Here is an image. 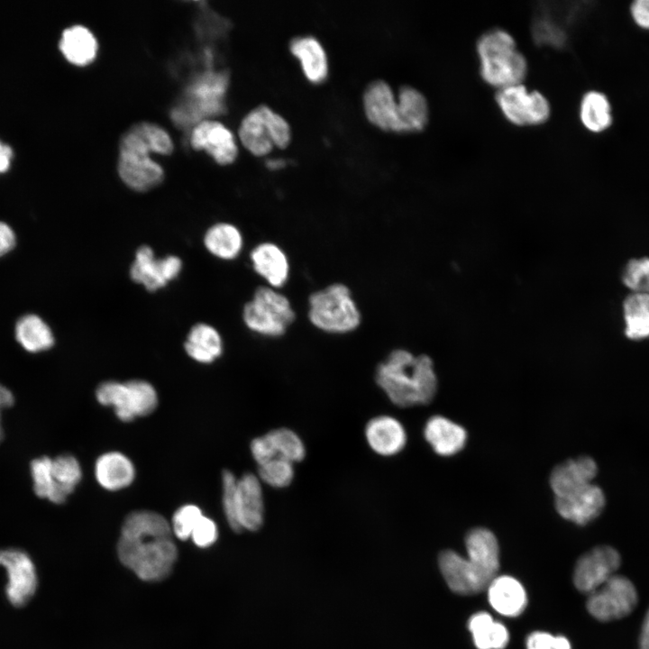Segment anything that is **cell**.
<instances>
[{
    "mask_svg": "<svg viewBox=\"0 0 649 649\" xmlns=\"http://www.w3.org/2000/svg\"><path fill=\"white\" fill-rule=\"evenodd\" d=\"M496 103L504 117L516 126H535L547 122L551 105L546 96L523 83L498 89Z\"/></svg>",
    "mask_w": 649,
    "mask_h": 649,
    "instance_id": "cell-10",
    "label": "cell"
},
{
    "mask_svg": "<svg viewBox=\"0 0 649 649\" xmlns=\"http://www.w3.org/2000/svg\"><path fill=\"white\" fill-rule=\"evenodd\" d=\"M0 565L8 577L6 596L16 607L25 605L34 595L37 589V574L30 556L20 549L0 550Z\"/></svg>",
    "mask_w": 649,
    "mask_h": 649,
    "instance_id": "cell-13",
    "label": "cell"
},
{
    "mask_svg": "<svg viewBox=\"0 0 649 649\" xmlns=\"http://www.w3.org/2000/svg\"><path fill=\"white\" fill-rule=\"evenodd\" d=\"M51 471L56 484L67 496L74 491L82 477L78 461L69 454L52 459Z\"/></svg>",
    "mask_w": 649,
    "mask_h": 649,
    "instance_id": "cell-36",
    "label": "cell"
},
{
    "mask_svg": "<svg viewBox=\"0 0 649 649\" xmlns=\"http://www.w3.org/2000/svg\"><path fill=\"white\" fill-rule=\"evenodd\" d=\"M242 145L255 156H264L276 146L286 148L291 139L288 122L267 105L252 109L239 127Z\"/></svg>",
    "mask_w": 649,
    "mask_h": 649,
    "instance_id": "cell-8",
    "label": "cell"
},
{
    "mask_svg": "<svg viewBox=\"0 0 649 649\" xmlns=\"http://www.w3.org/2000/svg\"><path fill=\"white\" fill-rule=\"evenodd\" d=\"M274 459L280 458L292 463L306 456V447L299 435L287 427L272 429L264 434Z\"/></svg>",
    "mask_w": 649,
    "mask_h": 649,
    "instance_id": "cell-34",
    "label": "cell"
},
{
    "mask_svg": "<svg viewBox=\"0 0 649 649\" xmlns=\"http://www.w3.org/2000/svg\"><path fill=\"white\" fill-rule=\"evenodd\" d=\"M96 397L100 404L113 407L117 417L123 422L147 416L158 405L154 387L142 379L103 382L96 388Z\"/></svg>",
    "mask_w": 649,
    "mask_h": 649,
    "instance_id": "cell-9",
    "label": "cell"
},
{
    "mask_svg": "<svg viewBox=\"0 0 649 649\" xmlns=\"http://www.w3.org/2000/svg\"><path fill=\"white\" fill-rule=\"evenodd\" d=\"M182 268L181 260L174 255L156 259L152 249L141 246L135 253L130 269L131 279L151 291L164 288L178 277Z\"/></svg>",
    "mask_w": 649,
    "mask_h": 649,
    "instance_id": "cell-14",
    "label": "cell"
},
{
    "mask_svg": "<svg viewBox=\"0 0 649 649\" xmlns=\"http://www.w3.org/2000/svg\"><path fill=\"white\" fill-rule=\"evenodd\" d=\"M184 348L193 360L201 363H210L221 356L223 341L215 327L200 323L190 329Z\"/></svg>",
    "mask_w": 649,
    "mask_h": 649,
    "instance_id": "cell-29",
    "label": "cell"
},
{
    "mask_svg": "<svg viewBox=\"0 0 649 649\" xmlns=\"http://www.w3.org/2000/svg\"><path fill=\"white\" fill-rule=\"evenodd\" d=\"M625 334L632 340L649 337V294L632 293L623 304Z\"/></svg>",
    "mask_w": 649,
    "mask_h": 649,
    "instance_id": "cell-33",
    "label": "cell"
},
{
    "mask_svg": "<svg viewBox=\"0 0 649 649\" xmlns=\"http://www.w3.org/2000/svg\"><path fill=\"white\" fill-rule=\"evenodd\" d=\"M620 564L621 556L614 547L596 546L578 559L573 570V584L578 590L589 595L617 574Z\"/></svg>",
    "mask_w": 649,
    "mask_h": 649,
    "instance_id": "cell-12",
    "label": "cell"
},
{
    "mask_svg": "<svg viewBox=\"0 0 649 649\" xmlns=\"http://www.w3.org/2000/svg\"><path fill=\"white\" fill-rule=\"evenodd\" d=\"M632 22L636 27L649 32V0H635L628 8Z\"/></svg>",
    "mask_w": 649,
    "mask_h": 649,
    "instance_id": "cell-44",
    "label": "cell"
},
{
    "mask_svg": "<svg viewBox=\"0 0 649 649\" xmlns=\"http://www.w3.org/2000/svg\"><path fill=\"white\" fill-rule=\"evenodd\" d=\"M15 245V235L13 229L5 223L0 222V257L9 252Z\"/></svg>",
    "mask_w": 649,
    "mask_h": 649,
    "instance_id": "cell-45",
    "label": "cell"
},
{
    "mask_svg": "<svg viewBox=\"0 0 649 649\" xmlns=\"http://www.w3.org/2000/svg\"><path fill=\"white\" fill-rule=\"evenodd\" d=\"M638 644L639 649H649V608L641 626Z\"/></svg>",
    "mask_w": 649,
    "mask_h": 649,
    "instance_id": "cell-47",
    "label": "cell"
},
{
    "mask_svg": "<svg viewBox=\"0 0 649 649\" xmlns=\"http://www.w3.org/2000/svg\"><path fill=\"white\" fill-rule=\"evenodd\" d=\"M589 613L603 622L621 619L635 608L638 594L634 583L626 576L615 574L588 595Z\"/></svg>",
    "mask_w": 649,
    "mask_h": 649,
    "instance_id": "cell-11",
    "label": "cell"
},
{
    "mask_svg": "<svg viewBox=\"0 0 649 649\" xmlns=\"http://www.w3.org/2000/svg\"><path fill=\"white\" fill-rule=\"evenodd\" d=\"M95 475L102 488L114 491L131 485L135 477V468L123 453L109 452L96 460Z\"/></svg>",
    "mask_w": 649,
    "mask_h": 649,
    "instance_id": "cell-24",
    "label": "cell"
},
{
    "mask_svg": "<svg viewBox=\"0 0 649 649\" xmlns=\"http://www.w3.org/2000/svg\"><path fill=\"white\" fill-rule=\"evenodd\" d=\"M622 280L634 292L649 294V258L629 261L624 269Z\"/></svg>",
    "mask_w": 649,
    "mask_h": 649,
    "instance_id": "cell-39",
    "label": "cell"
},
{
    "mask_svg": "<svg viewBox=\"0 0 649 649\" xmlns=\"http://www.w3.org/2000/svg\"><path fill=\"white\" fill-rule=\"evenodd\" d=\"M59 50L70 63L85 66L96 58L97 42L87 28L74 25L64 30L59 40Z\"/></svg>",
    "mask_w": 649,
    "mask_h": 649,
    "instance_id": "cell-28",
    "label": "cell"
},
{
    "mask_svg": "<svg viewBox=\"0 0 649 649\" xmlns=\"http://www.w3.org/2000/svg\"><path fill=\"white\" fill-rule=\"evenodd\" d=\"M367 119L383 131L400 133L398 100L388 84L382 80L371 82L363 95Z\"/></svg>",
    "mask_w": 649,
    "mask_h": 649,
    "instance_id": "cell-18",
    "label": "cell"
},
{
    "mask_svg": "<svg viewBox=\"0 0 649 649\" xmlns=\"http://www.w3.org/2000/svg\"><path fill=\"white\" fill-rule=\"evenodd\" d=\"M254 271L273 288L283 287L289 277V262L285 251L273 242H261L250 253Z\"/></svg>",
    "mask_w": 649,
    "mask_h": 649,
    "instance_id": "cell-21",
    "label": "cell"
},
{
    "mask_svg": "<svg viewBox=\"0 0 649 649\" xmlns=\"http://www.w3.org/2000/svg\"><path fill=\"white\" fill-rule=\"evenodd\" d=\"M490 606L502 616L514 617L526 608L527 596L522 584L507 575L496 576L487 588Z\"/></svg>",
    "mask_w": 649,
    "mask_h": 649,
    "instance_id": "cell-22",
    "label": "cell"
},
{
    "mask_svg": "<svg viewBox=\"0 0 649 649\" xmlns=\"http://www.w3.org/2000/svg\"><path fill=\"white\" fill-rule=\"evenodd\" d=\"M266 165L270 169L276 170L283 168L285 166V162L282 160H270Z\"/></svg>",
    "mask_w": 649,
    "mask_h": 649,
    "instance_id": "cell-49",
    "label": "cell"
},
{
    "mask_svg": "<svg viewBox=\"0 0 649 649\" xmlns=\"http://www.w3.org/2000/svg\"><path fill=\"white\" fill-rule=\"evenodd\" d=\"M171 532L169 523L159 513L140 510L129 514L117 544L121 562L143 580L166 578L178 557Z\"/></svg>",
    "mask_w": 649,
    "mask_h": 649,
    "instance_id": "cell-1",
    "label": "cell"
},
{
    "mask_svg": "<svg viewBox=\"0 0 649 649\" xmlns=\"http://www.w3.org/2000/svg\"><path fill=\"white\" fill-rule=\"evenodd\" d=\"M204 243L210 253L222 260H233L241 252L243 240L239 229L228 223L212 225L204 236Z\"/></svg>",
    "mask_w": 649,
    "mask_h": 649,
    "instance_id": "cell-31",
    "label": "cell"
},
{
    "mask_svg": "<svg viewBox=\"0 0 649 649\" xmlns=\"http://www.w3.org/2000/svg\"><path fill=\"white\" fill-rule=\"evenodd\" d=\"M203 514L196 505H185L179 507L172 516L171 530L180 540L190 538L191 534Z\"/></svg>",
    "mask_w": 649,
    "mask_h": 649,
    "instance_id": "cell-40",
    "label": "cell"
},
{
    "mask_svg": "<svg viewBox=\"0 0 649 649\" xmlns=\"http://www.w3.org/2000/svg\"><path fill=\"white\" fill-rule=\"evenodd\" d=\"M15 337L19 343L30 352L50 349L54 337L49 325L36 315L22 316L15 325Z\"/></svg>",
    "mask_w": 649,
    "mask_h": 649,
    "instance_id": "cell-32",
    "label": "cell"
},
{
    "mask_svg": "<svg viewBox=\"0 0 649 649\" xmlns=\"http://www.w3.org/2000/svg\"><path fill=\"white\" fill-rule=\"evenodd\" d=\"M291 53L300 61L306 78L314 84L324 81L328 74L326 53L312 36L295 38L289 45Z\"/></svg>",
    "mask_w": 649,
    "mask_h": 649,
    "instance_id": "cell-26",
    "label": "cell"
},
{
    "mask_svg": "<svg viewBox=\"0 0 649 649\" xmlns=\"http://www.w3.org/2000/svg\"><path fill=\"white\" fill-rule=\"evenodd\" d=\"M606 497L596 484H587L564 496L555 497V508L564 519L583 526L596 519L603 511Z\"/></svg>",
    "mask_w": 649,
    "mask_h": 649,
    "instance_id": "cell-16",
    "label": "cell"
},
{
    "mask_svg": "<svg viewBox=\"0 0 649 649\" xmlns=\"http://www.w3.org/2000/svg\"><path fill=\"white\" fill-rule=\"evenodd\" d=\"M295 317L288 298L269 286L259 287L242 310L243 322L251 331L271 338L283 335Z\"/></svg>",
    "mask_w": 649,
    "mask_h": 649,
    "instance_id": "cell-7",
    "label": "cell"
},
{
    "mask_svg": "<svg viewBox=\"0 0 649 649\" xmlns=\"http://www.w3.org/2000/svg\"><path fill=\"white\" fill-rule=\"evenodd\" d=\"M12 157L13 151L11 147L0 141V173L8 169Z\"/></svg>",
    "mask_w": 649,
    "mask_h": 649,
    "instance_id": "cell-48",
    "label": "cell"
},
{
    "mask_svg": "<svg viewBox=\"0 0 649 649\" xmlns=\"http://www.w3.org/2000/svg\"><path fill=\"white\" fill-rule=\"evenodd\" d=\"M14 398L13 393L5 386L0 384V442L3 439V428L1 425V412L4 408L13 406Z\"/></svg>",
    "mask_w": 649,
    "mask_h": 649,
    "instance_id": "cell-46",
    "label": "cell"
},
{
    "mask_svg": "<svg viewBox=\"0 0 649 649\" xmlns=\"http://www.w3.org/2000/svg\"><path fill=\"white\" fill-rule=\"evenodd\" d=\"M293 464L284 459H273L258 466V478L271 488H286L291 484L295 476Z\"/></svg>",
    "mask_w": 649,
    "mask_h": 649,
    "instance_id": "cell-37",
    "label": "cell"
},
{
    "mask_svg": "<svg viewBox=\"0 0 649 649\" xmlns=\"http://www.w3.org/2000/svg\"><path fill=\"white\" fill-rule=\"evenodd\" d=\"M190 144L195 150L206 151L220 165L233 163L238 153L233 134L217 121L197 123L191 132Z\"/></svg>",
    "mask_w": 649,
    "mask_h": 649,
    "instance_id": "cell-15",
    "label": "cell"
},
{
    "mask_svg": "<svg viewBox=\"0 0 649 649\" xmlns=\"http://www.w3.org/2000/svg\"><path fill=\"white\" fill-rule=\"evenodd\" d=\"M467 558L445 550L439 555L441 573L449 588L461 595L487 590L499 568V548L496 536L487 528L471 529L466 535Z\"/></svg>",
    "mask_w": 649,
    "mask_h": 649,
    "instance_id": "cell-2",
    "label": "cell"
},
{
    "mask_svg": "<svg viewBox=\"0 0 649 649\" xmlns=\"http://www.w3.org/2000/svg\"><path fill=\"white\" fill-rule=\"evenodd\" d=\"M468 628L478 649H503L509 640L506 626L494 621L487 612L472 615L469 619Z\"/></svg>",
    "mask_w": 649,
    "mask_h": 649,
    "instance_id": "cell-30",
    "label": "cell"
},
{
    "mask_svg": "<svg viewBox=\"0 0 649 649\" xmlns=\"http://www.w3.org/2000/svg\"><path fill=\"white\" fill-rule=\"evenodd\" d=\"M480 74L489 86L498 89L523 83L528 70L524 54L514 37L500 28L485 32L477 41Z\"/></svg>",
    "mask_w": 649,
    "mask_h": 649,
    "instance_id": "cell-5",
    "label": "cell"
},
{
    "mask_svg": "<svg viewBox=\"0 0 649 649\" xmlns=\"http://www.w3.org/2000/svg\"><path fill=\"white\" fill-rule=\"evenodd\" d=\"M532 32L535 41L542 46L561 48L566 42L567 36L564 31L554 20L544 14L535 20Z\"/></svg>",
    "mask_w": 649,
    "mask_h": 649,
    "instance_id": "cell-38",
    "label": "cell"
},
{
    "mask_svg": "<svg viewBox=\"0 0 649 649\" xmlns=\"http://www.w3.org/2000/svg\"><path fill=\"white\" fill-rule=\"evenodd\" d=\"M375 381L388 399L400 407L430 403L437 390L433 361L404 349L392 351L376 369Z\"/></svg>",
    "mask_w": 649,
    "mask_h": 649,
    "instance_id": "cell-3",
    "label": "cell"
},
{
    "mask_svg": "<svg viewBox=\"0 0 649 649\" xmlns=\"http://www.w3.org/2000/svg\"><path fill=\"white\" fill-rule=\"evenodd\" d=\"M217 535V526L215 521L203 515L195 526L190 538L196 545L207 547L216 541Z\"/></svg>",
    "mask_w": 649,
    "mask_h": 649,
    "instance_id": "cell-43",
    "label": "cell"
},
{
    "mask_svg": "<svg viewBox=\"0 0 649 649\" xmlns=\"http://www.w3.org/2000/svg\"><path fill=\"white\" fill-rule=\"evenodd\" d=\"M173 142L169 133L151 123H139L128 130L120 142L117 163L123 182L136 191H147L164 178L162 168L150 157L151 152L169 155Z\"/></svg>",
    "mask_w": 649,
    "mask_h": 649,
    "instance_id": "cell-4",
    "label": "cell"
},
{
    "mask_svg": "<svg viewBox=\"0 0 649 649\" xmlns=\"http://www.w3.org/2000/svg\"><path fill=\"white\" fill-rule=\"evenodd\" d=\"M237 480L234 474L225 470L223 472L222 483H223V508L226 520L230 527L235 531L240 532L235 517V490Z\"/></svg>",
    "mask_w": 649,
    "mask_h": 649,
    "instance_id": "cell-41",
    "label": "cell"
},
{
    "mask_svg": "<svg viewBox=\"0 0 649 649\" xmlns=\"http://www.w3.org/2000/svg\"><path fill=\"white\" fill-rule=\"evenodd\" d=\"M52 459L41 456L31 462V474L33 481V490L41 498H47L52 503L61 504L66 501L67 495L56 484L51 471Z\"/></svg>",
    "mask_w": 649,
    "mask_h": 649,
    "instance_id": "cell-35",
    "label": "cell"
},
{
    "mask_svg": "<svg viewBox=\"0 0 649 649\" xmlns=\"http://www.w3.org/2000/svg\"><path fill=\"white\" fill-rule=\"evenodd\" d=\"M579 118L591 133L599 134L609 130L614 123V113L607 94L596 89L585 92L580 100Z\"/></svg>",
    "mask_w": 649,
    "mask_h": 649,
    "instance_id": "cell-25",
    "label": "cell"
},
{
    "mask_svg": "<svg viewBox=\"0 0 649 649\" xmlns=\"http://www.w3.org/2000/svg\"><path fill=\"white\" fill-rule=\"evenodd\" d=\"M598 465L590 456L569 459L557 465L550 476V485L555 497L564 496L592 483Z\"/></svg>",
    "mask_w": 649,
    "mask_h": 649,
    "instance_id": "cell-20",
    "label": "cell"
},
{
    "mask_svg": "<svg viewBox=\"0 0 649 649\" xmlns=\"http://www.w3.org/2000/svg\"><path fill=\"white\" fill-rule=\"evenodd\" d=\"M307 315L315 327L329 334L352 332L361 319L349 288L342 283H334L312 293Z\"/></svg>",
    "mask_w": 649,
    "mask_h": 649,
    "instance_id": "cell-6",
    "label": "cell"
},
{
    "mask_svg": "<svg viewBox=\"0 0 649 649\" xmlns=\"http://www.w3.org/2000/svg\"><path fill=\"white\" fill-rule=\"evenodd\" d=\"M526 649H571V646L562 635L553 636L547 632L535 631L527 636Z\"/></svg>",
    "mask_w": 649,
    "mask_h": 649,
    "instance_id": "cell-42",
    "label": "cell"
},
{
    "mask_svg": "<svg viewBox=\"0 0 649 649\" xmlns=\"http://www.w3.org/2000/svg\"><path fill=\"white\" fill-rule=\"evenodd\" d=\"M235 517L239 531L259 530L264 522V499L261 481L258 476L247 472L237 480L235 490Z\"/></svg>",
    "mask_w": 649,
    "mask_h": 649,
    "instance_id": "cell-17",
    "label": "cell"
},
{
    "mask_svg": "<svg viewBox=\"0 0 649 649\" xmlns=\"http://www.w3.org/2000/svg\"><path fill=\"white\" fill-rule=\"evenodd\" d=\"M424 435L434 451L442 456L456 454L467 441L466 430L442 416H434L426 421Z\"/></svg>",
    "mask_w": 649,
    "mask_h": 649,
    "instance_id": "cell-23",
    "label": "cell"
},
{
    "mask_svg": "<svg viewBox=\"0 0 649 649\" xmlns=\"http://www.w3.org/2000/svg\"><path fill=\"white\" fill-rule=\"evenodd\" d=\"M400 133H417L424 130L429 119L425 96L413 87H402L397 96Z\"/></svg>",
    "mask_w": 649,
    "mask_h": 649,
    "instance_id": "cell-27",
    "label": "cell"
},
{
    "mask_svg": "<svg viewBox=\"0 0 649 649\" xmlns=\"http://www.w3.org/2000/svg\"><path fill=\"white\" fill-rule=\"evenodd\" d=\"M364 434L370 448L381 456L396 455L407 443L403 425L391 416L381 415L371 418L365 426Z\"/></svg>",
    "mask_w": 649,
    "mask_h": 649,
    "instance_id": "cell-19",
    "label": "cell"
}]
</instances>
